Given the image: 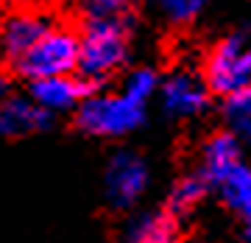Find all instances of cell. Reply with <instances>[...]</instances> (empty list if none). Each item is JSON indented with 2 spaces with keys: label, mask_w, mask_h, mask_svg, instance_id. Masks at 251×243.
Masks as SVG:
<instances>
[{
  "label": "cell",
  "mask_w": 251,
  "mask_h": 243,
  "mask_svg": "<svg viewBox=\"0 0 251 243\" xmlns=\"http://www.w3.org/2000/svg\"><path fill=\"white\" fill-rule=\"evenodd\" d=\"M78 76L87 87H100L128 62V20L126 17H87L81 28Z\"/></svg>",
  "instance_id": "6da1fadb"
},
{
  "label": "cell",
  "mask_w": 251,
  "mask_h": 243,
  "mask_svg": "<svg viewBox=\"0 0 251 243\" xmlns=\"http://www.w3.org/2000/svg\"><path fill=\"white\" fill-rule=\"evenodd\" d=\"M145 104L120 92H90L75 109V123L92 137H123L143 126Z\"/></svg>",
  "instance_id": "7a4b0ae2"
},
{
  "label": "cell",
  "mask_w": 251,
  "mask_h": 243,
  "mask_svg": "<svg viewBox=\"0 0 251 243\" xmlns=\"http://www.w3.org/2000/svg\"><path fill=\"white\" fill-rule=\"evenodd\" d=\"M78 51L81 39L75 31L50 26L36 39V45L31 51H25L11 64V70L28 81L50 79V76H70V73L78 70Z\"/></svg>",
  "instance_id": "3957f363"
},
{
  "label": "cell",
  "mask_w": 251,
  "mask_h": 243,
  "mask_svg": "<svg viewBox=\"0 0 251 243\" xmlns=\"http://www.w3.org/2000/svg\"><path fill=\"white\" fill-rule=\"evenodd\" d=\"M204 79L218 95H232L251 87V39L246 34H232L221 39L206 59Z\"/></svg>",
  "instance_id": "277c9868"
},
{
  "label": "cell",
  "mask_w": 251,
  "mask_h": 243,
  "mask_svg": "<svg viewBox=\"0 0 251 243\" xmlns=\"http://www.w3.org/2000/svg\"><path fill=\"white\" fill-rule=\"evenodd\" d=\"M151 182L148 162L137 151H117L103 173V190H106V201L115 210H128L145 196Z\"/></svg>",
  "instance_id": "5b68a950"
},
{
  "label": "cell",
  "mask_w": 251,
  "mask_h": 243,
  "mask_svg": "<svg viewBox=\"0 0 251 243\" xmlns=\"http://www.w3.org/2000/svg\"><path fill=\"white\" fill-rule=\"evenodd\" d=\"M209 84L193 70H176L159 84L162 109L171 117H196L209 107Z\"/></svg>",
  "instance_id": "8992f818"
},
{
  "label": "cell",
  "mask_w": 251,
  "mask_h": 243,
  "mask_svg": "<svg viewBox=\"0 0 251 243\" xmlns=\"http://www.w3.org/2000/svg\"><path fill=\"white\" fill-rule=\"evenodd\" d=\"M50 112L39 107L31 95H6L0 101V137H28V135H39L50 126Z\"/></svg>",
  "instance_id": "52a82bcc"
},
{
  "label": "cell",
  "mask_w": 251,
  "mask_h": 243,
  "mask_svg": "<svg viewBox=\"0 0 251 243\" xmlns=\"http://www.w3.org/2000/svg\"><path fill=\"white\" fill-rule=\"evenodd\" d=\"M53 26L50 20L34 11H17L0 23V56L6 64H14L20 56L36 45V39Z\"/></svg>",
  "instance_id": "ba28073f"
},
{
  "label": "cell",
  "mask_w": 251,
  "mask_h": 243,
  "mask_svg": "<svg viewBox=\"0 0 251 243\" xmlns=\"http://www.w3.org/2000/svg\"><path fill=\"white\" fill-rule=\"evenodd\" d=\"M87 95H90V87L81 81L78 73L31 81V98L45 109V112H50V115L78 109V104L87 98Z\"/></svg>",
  "instance_id": "9c48e42d"
},
{
  "label": "cell",
  "mask_w": 251,
  "mask_h": 243,
  "mask_svg": "<svg viewBox=\"0 0 251 243\" xmlns=\"http://www.w3.org/2000/svg\"><path fill=\"white\" fill-rule=\"evenodd\" d=\"M237 165H243V148H240V137L237 135H232L226 129V132H218V135H212L206 140L204 151H201V168L198 171L204 173V179L209 185L218 188Z\"/></svg>",
  "instance_id": "30bf717a"
},
{
  "label": "cell",
  "mask_w": 251,
  "mask_h": 243,
  "mask_svg": "<svg viewBox=\"0 0 251 243\" xmlns=\"http://www.w3.org/2000/svg\"><path fill=\"white\" fill-rule=\"evenodd\" d=\"M179 241V226L171 210L159 213H143L126 226L123 243H176Z\"/></svg>",
  "instance_id": "8fae6325"
},
{
  "label": "cell",
  "mask_w": 251,
  "mask_h": 243,
  "mask_svg": "<svg viewBox=\"0 0 251 243\" xmlns=\"http://www.w3.org/2000/svg\"><path fill=\"white\" fill-rule=\"evenodd\" d=\"M218 190L224 196L226 207L232 210V213H237L246 224H251V168L249 165H237L218 185Z\"/></svg>",
  "instance_id": "7c38bea8"
},
{
  "label": "cell",
  "mask_w": 251,
  "mask_h": 243,
  "mask_svg": "<svg viewBox=\"0 0 251 243\" xmlns=\"http://www.w3.org/2000/svg\"><path fill=\"white\" fill-rule=\"evenodd\" d=\"M212 188L209 182L204 179V173L196 171V173H187V176H181L176 185L171 188V196H168V210H171L173 216H187L193 210L204 201L206 190Z\"/></svg>",
  "instance_id": "4fadbf2b"
},
{
  "label": "cell",
  "mask_w": 251,
  "mask_h": 243,
  "mask_svg": "<svg viewBox=\"0 0 251 243\" xmlns=\"http://www.w3.org/2000/svg\"><path fill=\"white\" fill-rule=\"evenodd\" d=\"M224 120L232 135H237L240 140H251V87L226 95Z\"/></svg>",
  "instance_id": "5bb4252c"
},
{
  "label": "cell",
  "mask_w": 251,
  "mask_h": 243,
  "mask_svg": "<svg viewBox=\"0 0 251 243\" xmlns=\"http://www.w3.org/2000/svg\"><path fill=\"white\" fill-rule=\"evenodd\" d=\"M151 3L162 14V20H168L171 26H187L196 17H201L209 0H151Z\"/></svg>",
  "instance_id": "9a60e30c"
},
{
  "label": "cell",
  "mask_w": 251,
  "mask_h": 243,
  "mask_svg": "<svg viewBox=\"0 0 251 243\" xmlns=\"http://www.w3.org/2000/svg\"><path fill=\"white\" fill-rule=\"evenodd\" d=\"M159 84H162L159 76H156L151 67H137V70H131L128 76H126L123 92H126V95H131L134 101H140V104H145V107H148V101L156 95Z\"/></svg>",
  "instance_id": "2e32d148"
},
{
  "label": "cell",
  "mask_w": 251,
  "mask_h": 243,
  "mask_svg": "<svg viewBox=\"0 0 251 243\" xmlns=\"http://www.w3.org/2000/svg\"><path fill=\"white\" fill-rule=\"evenodd\" d=\"M134 0H84L87 17H126Z\"/></svg>",
  "instance_id": "e0dca14e"
},
{
  "label": "cell",
  "mask_w": 251,
  "mask_h": 243,
  "mask_svg": "<svg viewBox=\"0 0 251 243\" xmlns=\"http://www.w3.org/2000/svg\"><path fill=\"white\" fill-rule=\"evenodd\" d=\"M9 95V79H6V73H3V67H0V101Z\"/></svg>",
  "instance_id": "ac0fdd59"
},
{
  "label": "cell",
  "mask_w": 251,
  "mask_h": 243,
  "mask_svg": "<svg viewBox=\"0 0 251 243\" xmlns=\"http://www.w3.org/2000/svg\"><path fill=\"white\" fill-rule=\"evenodd\" d=\"M246 243H251V224H249V229H246Z\"/></svg>",
  "instance_id": "d6986e66"
},
{
  "label": "cell",
  "mask_w": 251,
  "mask_h": 243,
  "mask_svg": "<svg viewBox=\"0 0 251 243\" xmlns=\"http://www.w3.org/2000/svg\"><path fill=\"white\" fill-rule=\"evenodd\" d=\"M34 3H50V0H34Z\"/></svg>",
  "instance_id": "ffe728a7"
}]
</instances>
